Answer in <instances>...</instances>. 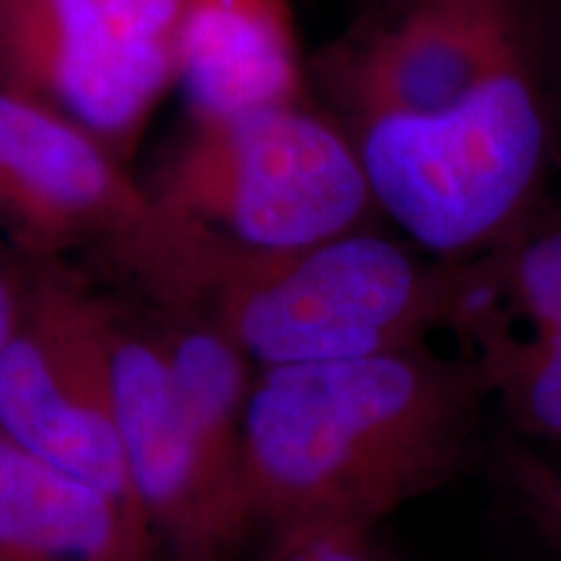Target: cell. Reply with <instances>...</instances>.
<instances>
[{
	"mask_svg": "<svg viewBox=\"0 0 561 561\" xmlns=\"http://www.w3.org/2000/svg\"><path fill=\"white\" fill-rule=\"evenodd\" d=\"M30 257L21 276L19 328L0 354V432L140 510L112 396L115 312L53 257Z\"/></svg>",
	"mask_w": 561,
	"mask_h": 561,
	"instance_id": "cell-6",
	"label": "cell"
},
{
	"mask_svg": "<svg viewBox=\"0 0 561 561\" xmlns=\"http://www.w3.org/2000/svg\"><path fill=\"white\" fill-rule=\"evenodd\" d=\"M271 561H392L375 530H312L276 536Z\"/></svg>",
	"mask_w": 561,
	"mask_h": 561,
	"instance_id": "cell-16",
	"label": "cell"
},
{
	"mask_svg": "<svg viewBox=\"0 0 561 561\" xmlns=\"http://www.w3.org/2000/svg\"><path fill=\"white\" fill-rule=\"evenodd\" d=\"M174 73L193 121L305 102L291 0H182Z\"/></svg>",
	"mask_w": 561,
	"mask_h": 561,
	"instance_id": "cell-10",
	"label": "cell"
},
{
	"mask_svg": "<svg viewBox=\"0 0 561 561\" xmlns=\"http://www.w3.org/2000/svg\"><path fill=\"white\" fill-rule=\"evenodd\" d=\"M468 263H424L356 229L314 248L248 255L206 240L180 310L206 314L261 369L362 359L458 322Z\"/></svg>",
	"mask_w": 561,
	"mask_h": 561,
	"instance_id": "cell-2",
	"label": "cell"
},
{
	"mask_svg": "<svg viewBox=\"0 0 561 561\" xmlns=\"http://www.w3.org/2000/svg\"><path fill=\"white\" fill-rule=\"evenodd\" d=\"M185 312L161 341L180 403L198 434L210 471L250 515L244 486V411L250 359L206 314ZM252 520V515H250Z\"/></svg>",
	"mask_w": 561,
	"mask_h": 561,
	"instance_id": "cell-12",
	"label": "cell"
},
{
	"mask_svg": "<svg viewBox=\"0 0 561 561\" xmlns=\"http://www.w3.org/2000/svg\"><path fill=\"white\" fill-rule=\"evenodd\" d=\"M0 561H151V525L0 432Z\"/></svg>",
	"mask_w": 561,
	"mask_h": 561,
	"instance_id": "cell-11",
	"label": "cell"
},
{
	"mask_svg": "<svg viewBox=\"0 0 561 561\" xmlns=\"http://www.w3.org/2000/svg\"><path fill=\"white\" fill-rule=\"evenodd\" d=\"M112 396L130 486L178 561H219L250 515L221 486L182 409L159 339L112 322Z\"/></svg>",
	"mask_w": 561,
	"mask_h": 561,
	"instance_id": "cell-9",
	"label": "cell"
},
{
	"mask_svg": "<svg viewBox=\"0 0 561 561\" xmlns=\"http://www.w3.org/2000/svg\"><path fill=\"white\" fill-rule=\"evenodd\" d=\"M507 479L538 538L561 559V460H546L512 437L502 453Z\"/></svg>",
	"mask_w": 561,
	"mask_h": 561,
	"instance_id": "cell-15",
	"label": "cell"
},
{
	"mask_svg": "<svg viewBox=\"0 0 561 561\" xmlns=\"http://www.w3.org/2000/svg\"><path fill=\"white\" fill-rule=\"evenodd\" d=\"M0 227L30 255L96 242L138 280L172 234L149 185L79 125L0 91Z\"/></svg>",
	"mask_w": 561,
	"mask_h": 561,
	"instance_id": "cell-8",
	"label": "cell"
},
{
	"mask_svg": "<svg viewBox=\"0 0 561 561\" xmlns=\"http://www.w3.org/2000/svg\"><path fill=\"white\" fill-rule=\"evenodd\" d=\"M21 320V278L0 271V354L9 346Z\"/></svg>",
	"mask_w": 561,
	"mask_h": 561,
	"instance_id": "cell-17",
	"label": "cell"
},
{
	"mask_svg": "<svg viewBox=\"0 0 561 561\" xmlns=\"http://www.w3.org/2000/svg\"><path fill=\"white\" fill-rule=\"evenodd\" d=\"M489 403L471 348L261 369L244 411L252 520L276 536L375 530L476 458Z\"/></svg>",
	"mask_w": 561,
	"mask_h": 561,
	"instance_id": "cell-1",
	"label": "cell"
},
{
	"mask_svg": "<svg viewBox=\"0 0 561 561\" xmlns=\"http://www.w3.org/2000/svg\"><path fill=\"white\" fill-rule=\"evenodd\" d=\"M525 58L520 0H367L359 21L312 60L310 76L348 128L445 110Z\"/></svg>",
	"mask_w": 561,
	"mask_h": 561,
	"instance_id": "cell-7",
	"label": "cell"
},
{
	"mask_svg": "<svg viewBox=\"0 0 561 561\" xmlns=\"http://www.w3.org/2000/svg\"><path fill=\"white\" fill-rule=\"evenodd\" d=\"M375 206L442 263H468L517 240L551 151L533 58L424 115L348 125Z\"/></svg>",
	"mask_w": 561,
	"mask_h": 561,
	"instance_id": "cell-3",
	"label": "cell"
},
{
	"mask_svg": "<svg viewBox=\"0 0 561 561\" xmlns=\"http://www.w3.org/2000/svg\"><path fill=\"white\" fill-rule=\"evenodd\" d=\"M462 335L481 362L510 437L561 442V331L517 333L481 322Z\"/></svg>",
	"mask_w": 561,
	"mask_h": 561,
	"instance_id": "cell-13",
	"label": "cell"
},
{
	"mask_svg": "<svg viewBox=\"0 0 561 561\" xmlns=\"http://www.w3.org/2000/svg\"><path fill=\"white\" fill-rule=\"evenodd\" d=\"M149 191L172 219L248 255L314 248L377 208L348 130L305 102L193 121Z\"/></svg>",
	"mask_w": 561,
	"mask_h": 561,
	"instance_id": "cell-4",
	"label": "cell"
},
{
	"mask_svg": "<svg viewBox=\"0 0 561 561\" xmlns=\"http://www.w3.org/2000/svg\"><path fill=\"white\" fill-rule=\"evenodd\" d=\"M483 318L525 320L528 333L561 331V229L481 257V291L460 331Z\"/></svg>",
	"mask_w": 561,
	"mask_h": 561,
	"instance_id": "cell-14",
	"label": "cell"
},
{
	"mask_svg": "<svg viewBox=\"0 0 561 561\" xmlns=\"http://www.w3.org/2000/svg\"><path fill=\"white\" fill-rule=\"evenodd\" d=\"M182 0H0V91L125 159L172 87Z\"/></svg>",
	"mask_w": 561,
	"mask_h": 561,
	"instance_id": "cell-5",
	"label": "cell"
}]
</instances>
